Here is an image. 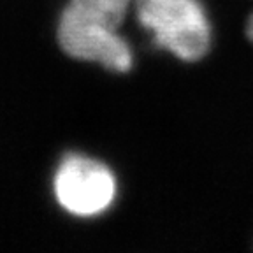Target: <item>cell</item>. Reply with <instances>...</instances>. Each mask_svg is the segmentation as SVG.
Segmentation results:
<instances>
[{
  "instance_id": "1",
  "label": "cell",
  "mask_w": 253,
  "mask_h": 253,
  "mask_svg": "<svg viewBox=\"0 0 253 253\" xmlns=\"http://www.w3.org/2000/svg\"><path fill=\"white\" fill-rule=\"evenodd\" d=\"M135 16L153 42L185 63H197L211 49L213 28L199 0H134Z\"/></svg>"
},
{
  "instance_id": "4",
  "label": "cell",
  "mask_w": 253,
  "mask_h": 253,
  "mask_svg": "<svg viewBox=\"0 0 253 253\" xmlns=\"http://www.w3.org/2000/svg\"><path fill=\"white\" fill-rule=\"evenodd\" d=\"M132 2L134 0H71L69 7L90 20L118 30L125 21Z\"/></svg>"
},
{
  "instance_id": "2",
  "label": "cell",
  "mask_w": 253,
  "mask_h": 253,
  "mask_svg": "<svg viewBox=\"0 0 253 253\" xmlns=\"http://www.w3.org/2000/svg\"><path fill=\"white\" fill-rule=\"evenodd\" d=\"M53 188L63 210L74 216L90 218L109 210L116 197V178L99 160L71 155L60 164Z\"/></svg>"
},
{
  "instance_id": "5",
  "label": "cell",
  "mask_w": 253,
  "mask_h": 253,
  "mask_svg": "<svg viewBox=\"0 0 253 253\" xmlns=\"http://www.w3.org/2000/svg\"><path fill=\"white\" fill-rule=\"evenodd\" d=\"M245 36L250 42L253 44V12L246 18V23H245Z\"/></svg>"
},
{
  "instance_id": "3",
  "label": "cell",
  "mask_w": 253,
  "mask_h": 253,
  "mask_svg": "<svg viewBox=\"0 0 253 253\" xmlns=\"http://www.w3.org/2000/svg\"><path fill=\"white\" fill-rule=\"evenodd\" d=\"M58 41L69 56L100 63L109 71L128 72L134 63L130 46L118 30L90 20L72 7L65 9L60 18Z\"/></svg>"
}]
</instances>
